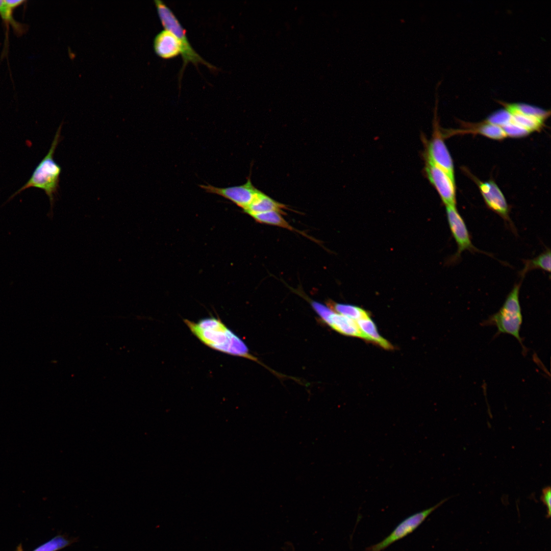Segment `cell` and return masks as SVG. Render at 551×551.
Listing matches in <instances>:
<instances>
[{"label":"cell","mask_w":551,"mask_h":551,"mask_svg":"<svg viewBox=\"0 0 551 551\" xmlns=\"http://www.w3.org/2000/svg\"><path fill=\"white\" fill-rule=\"evenodd\" d=\"M426 147L425 159L441 168L455 181L453 160L437 127Z\"/></svg>","instance_id":"cell-9"},{"label":"cell","mask_w":551,"mask_h":551,"mask_svg":"<svg viewBox=\"0 0 551 551\" xmlns=\"http://www.w3.org/2000/svg\"><path fill=\"white\" fill-rule=\"evenodd\" d=\"M521 281L516 284L507 295L502 307L496 313L482 323L483 325H494L498 334L506 333L515 337L525 352L520 330L522 322V315L519 302V291Z\"/></svg>","instance_id":"cell-3"},{"label":"cell","mask_w":551,"mask_h":551,"mask_svg":"<svg viewBox=\"0 0 551 551\" xmlns=\"http://www.w3.org/2000/svg\"><path fill=\"white\" fill-rule=\"evenodd\" d=\"M446 212L451 233L457 245V252L453 260L458 261L464 251L482 252L472 244L467 226L456 206H446Z\"/></svg>","instance_id":"cell-8"},{"label":"cell","mask_w":551,"mask_h":551,"mask_svg":"<svg viewBox=\"0 0 551 551\" xmlns=\"http://www.w3.org/2000/svg\"><path fill=\"white\" fill-rule=\"evenodd\" d=\"M323 321L342 334L366 339L356 321L333 310Z\"/></svg>","instance_id":"cell-12"},{"label":"cell","mask_w":551,"mask_h":551,"mask_svg":"<svg viewBox=\"0 0 551 551\" xmlns=\"http://www.w3.org/2000/svg\"><path fill=\"white\" fill-rule=\"evenodd\" d=\"M479 189L487 206L499 215L512 230L514 224L509 216V209L503 192L492 181L478 182Z\"/></svg>","instance_id":"cell-10"},{"label":"cell","mask_w":551,"mask_h":551,"mask_svg":"<svg viewBox=\"0 0 551 551\" xmlns=\"http://www.w3.org/2000/svg\"><path fill=\"white\" fill-rule=\"evenodd\" d=\"M541 500L547 508V518H549L551 514V489L549 486L542 489Z\"/></svg>","instance_id":"cell-24"},{"label":"cell","mask_w":551,"mask_h":551,"mask_svg":"<svg viewBox=\"0 0 551 551\" xmlns=\"http://www.w3.org/2000/svg\"><path fill=\"white\" fill-rule=\"evenodd\" d=\"M199 187L206 192L219 195L241 208L243 210L251 204L260 191L252 184L251 176L243 185L219 188L210 184L200 185Z\"/></svg>","instance_id":"cell-6"},{"label":"cell","mask_w":551,"mask_h":551,"mask_svg":"<svg viewBox=\"0 0 551 551\" xmlns=\"http://www.w3.org/2000/svg\"><path fill=\"white\" fill-rule=\"evenodd\" d=\"M511 115V121L528 130L530 133L539 130L543 126L545 119L529 115L520 111L515 103L500 102Z\"/></svg>","instance_id":"cell-13"},{"label":"cell","mask_w":551,"mask_h":551,"mask_svg":"<svg viewBox=\"0 0 551 551\" xmlns=\"http://www.w3.org/2000/svg\"><path fill=\"white\" fill-rule=\"evenodd\" d=\"M511 119V114L504 108L494 112L487 118L485 121L502 128L510 123Z\"/></svg>","instance_id":"cell-22"},{"label":"cell","mask_w":551,"mask_h":551,"mask_svg":"<svg viewBox=\"0 0 551 551\" xmlns=\"http://www.w3.org/2000/svg\"><path fill=\"white\" fill-rule=\"evenodd\" d=\"M471 131L495 140H502L507 137L501 127L486 121Z\"/></svg>","instance_id":"cell-21"},{"label":"cell","mask_w":551,"mask_h":551,"mask_svg":"<svg viewBox=\"0 0 551 551\" xmlns=\"http://www.w3.org/2000/svg\"><path fill=\"white\" fill-rule=\"evenodd\" d=\"M332 308L335 312L347 317L355 321L369 316L367 312L363 309L348 304L333 303Z\"/></svg>","instance_id":"cell-20"},{"label":"cell","mask_w":551,"mask_h":551,"mask_svg":"<svg viewBox=\"0 0 551 551\" xmlns=\"http://www.w3.org/2000/svg\"><path fill=\"white\" fill-rule=\"evenodd\" d=\"M16 551H23L22 547L20 544L17 547Z\"/></svg>","instance_id":"cell-26"},{"label":"cell","mask_w":551,"mask_h":551,"mask_svg":"<svg viewBox=\"0 0 551 551\" xmlns=\"http://www.w3.org/2000/svg\"><path fill=\"white\" fill-rule=\"evenodd\" d=\"M356 322L366 340L371 341L386 349L392 348V345L379 334L374 323L369 316L361 318Z\"/></svg>","instance_id":"cell-15"},{"label":"cell","mask_w":551,"mask_h":551,"mask_svg":"<svg viewBox=\"0 0 551 551\" xmlns=\"http://www.w3.org/2000/svg\"><path fill=\"white\" fill-rule=\"evenodd\" d=\"M6 4L13 10L20 5L23 4L26 1L23 0H4Z\"/></svg>","instance_id":"cell-25"},{"label":"cell","mask_w":551,"mask_h":551,"mask_svg":"<svg viewBox=\"0 0 551 551\" xmlns=\"http://www.w3.org/2000/svg\"><path fill=\"white\" fill-rule=\"evenodd\" d=\"M153 47L155 53L163 59H172L181 54L178 39L174 34L165 29L155 36Z\"/></svg>","instance_id":"cell-11"},{"label":"cell","mask_w":551,"mask_h":551,"mask_svg":"<svg viewBox=\"0 0 551 551\" xmlns=\"http://www.w3.org/2000/svg\"><path fill=\"white\" fill-rule=\"evenodd\" d=\"M282 214L278 211H269L256 214L251 216L257 222L281 227L303 234L291 226L282 216Z\"/></svg>","instance_id":"cell-16"},{"label":"cell","mask_w":551,"mask_h":551,"mask_svg":"<svg viewBox=\"0 0 551 551\" xmlns=\"http://www.w3.org/2000/svg\"><path fill=\"white\" fill-rule=\"evenodd\" d=\"M507 137H522L529 135L530 133L523 128L511 121L502 127Z\"/></svg>","instance_id":"cell-23"},{"label":"cell","mask_w":551,"mask_h":551,"mask_svg":"<svg viewBox=\"0 0 551 551\" xmlns=\"http://www.w3.org/2000/svg\"><path fill=\"white\" fill-rule=\"evenodd\" d=\"M77 541V538H68L64 535H58L40 545L32 551H58Z\"/></svg>","instance_id":"cell-18"},{"label":"cell","mask_w":551,"mask_h":551,"mask_svg":"<svg viewBox=\"0 0 551 551\" xmlns=\"http://www.w3.org/2000/svg\"><path fill=\"white\" fill-rule=\"evenodd\" d=\"M13 11V9L6 4L5 1L0 0V17L6 25L8 27L11 25L17 35L21 36L25 33L26 26L14 19Z\"/></svg>","instance_id":"cell-19"},{"label":"cell","mask_w":551,"mask_h":551,"mask_svg":"<svg viewBox=\"0 0 551 551\" xmlns=\"http://www.w3.org/2000/svg\"><path fill=\"white\" fill-rule=\"evenodd\" d=\"M289 210L287 206L272 199L261 191H259L251 204L243 211L252 215L269 211H278L285 214L284 210Z\"/></svg>","instance_id":"cell-14"},{"label":"cell","mask_w":551,"mask_h":551,"mask_svg":"<svg viewBox=\"0 0 551 551\" xmlns=\"http://www.w3.org/2000/svg\"><path fill=\"white\" fill-rule=\"evenodd\" d=\"M550 250L546 249L545 251L534 258L525 261L524 267L521 272V278H523L525 273L532 269H539L550 272L551 269V256Z\"/></svg>","instance_id":"cell-17"},{"label":"cell","mask_w":551,"mask_h":551,"mask_svg":"<svg viewBox=\"0 0 551 551\" xmlns=\"http://www.w3.org/2000/svg\"><path fill=\"white\" fill-rule=\"evenodd\" d=\"M445 498L435 506L416 513L399 523L392 532L379 543L368 548V551H382L416 529L435 510L448 499Z\"/></svg>","instance_id":"cell-5"},{"label":"cell","mask_w":551,"mask_h":551,"mask_svg":"<svg viewBox=\"0 0 551 551\" xmlns=\"http://www.w3.org/2000/svg\"><path fill=\"white\" fill-rule=\"evenodd\" d=\"M191 333L203 343L230 355L256 360L244 342L219 318L213 316L197 322L184 319Z\"/></svg>","instance_id":"cell-1"},{"label":"cell","mask_w":551,"mask_h":551,"mask_svg":"<svg viewBox=\"0 0 551 551\" xmlns=\"http://www.w3.org/2000/svg\"><path fill=\"white\" fill-rule=\"evenodd\" d=\"M154 3L163 27L174 34L181 44L183 64L180 71L179 81L182 78L185 67L189 63H192L197 68L198 64H201L211 70H216L215 66L203 59L192 47L187 38L186 30L169 7L161 0H155Z\"/></svg>","instance_id":"cell-4"},{"label":"cell","mask_w":551,"mask_h":551,"mask_svg":"<svg viewBox=\"0 0 551 551\" xmlns=\"http://www.w3.org/2000/svg\"><path fill=\"white\" fill-rule=\"evenodd\" d=\"M62 124L58 128L48 153L35 168L27 182L9 199L27 189L32 187L43 190L48 196L51 205L53 206L59 188L61 167L55 161V150L61 141Z\"/></svg>","instance_id":"cell-2"},{"label":"cell","mask_w":551,"mask_h":551,"mask_svg":"<svg viewBox=\"0 0 551 551\" xmlns=\"http://www.w3.org/2000/svg\"><path fill=\"white\" fill-rule=\"evenodd\" d=\"M426 176L446 206H456L455 182L441 168L425 159Z\"/></svg>","instance_id":"cell-7"}]
</instances>
